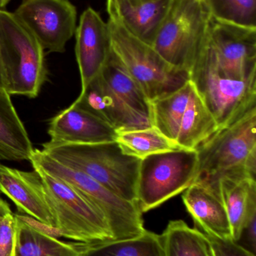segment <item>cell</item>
<instances>
[{
    "label": "cell",
    "mask_w": 256,
    "mask_h": 256,
    "mask_svg": "<svg viewBox=\"0 0 256 256\" xmlns=\"http://www.w3.org/2000/svg\"><path fill=\"white\" fill-rule=\"evenodd\" d=\"M116 142L123 153L141 160L155 154L185 149L154 126L117 132Z\"/></svg>",
    "instance_id": "cell-26"
},
{
    "label": "cell",
    "mask_w": 256,
    "mask_h": 256,
    "mask_svg": "<svg viewBox=\"0 0 256 256\" xmlns=\"http://www.w3.org/2000/svg\"><path fill=\"white\" fill-rule=\"evenodd\" d=\"M84 256H165V254L161 236L145 230L130 238L86 245Z\"/></svg>",
    "instance_id": "cell-24"
},
{
    "label": "cell",
    "mask_w": 256,
    "mask_h": 256,
    "mask_svg": "<svg viewBox=\"0 0 256 256\" xmlns=\"http://www.w3.org/2000/svg\"><path fill=\"white\" fill-rule=\"evenodd\" d=\"M218 186L229 220L231 238L238 242L248 220L256 215V180L225 177L219 179Z\"/></svg>",
    "instance_id": "cell-17"
},
{
    "label": "cell",
    "mask_w": 256,
    "mask_h": 256,
    "mask_svg": "<svg viewBox=\"0 0 256 256\" xmlns=\"http://www.w3.org/2000/svg\"><path fill=\"white\" fill-rule=\"evenodd\" d=\"M165 256H211L207 236L183 220H172L161 234Z\"/></svg>",
    "instance_id": "cell-25"
},
{
    "label": "cell",
    "mask_w": 256,
    "mask_h": 256,
    "mask_svg": "<svg viewBox=\"0 0 256 256\" xmlns=\"http://www.w3.org/2000/svg\"><path fill=\"white\" fill-rule=\"evenodd\" d=\"M6 91V81H5L4 72L2 64L1 54H0V91Z\"/></svg>",
    "instance_id": "cell-32"
},
{
    "label": "cell",
    "mask_w": 256,
    "mask_h": 256,
    "mask_svg": "<svg viewBox=\"0 0 256 256\" xmlns=\"http://www.w3.org/2000/svg\"><path fill=\"white\" fill-rule=\"evenodd\" d=\"M17 220L9 204L0 210V256H14Z\"/></svg>",
    "instance_id": "cell-28"
},
{
    "label": "cell",
    "mask_w": 256,
    "mask_h": 256,
    "mask_svg": "<svg viewBox=\"0 0 256 256\" xmlns=\"http://www.w3.org/2000/svg\"><path fill=\"white\" fill-rule=\"evenodd\" d=\"M42 152L65 166L87 174L123 200L137 203L141 159L123 153L117 142L43 144Z\"/></svg>",
    "instance_id": "cell-2"
},
{
    "label": "cell",
    "mask_w": 256,
    "mask_h": 256,
    "mask_svg": "<svg viewBox=\"0 0 256 256\" xmlns=\"http://www.w3.org/2000/svg\"><path fill=\"white\" fill-rule=\"evenodd\" d=\"M243 234H245V236H246L248 244H249V248H250L249 251L252 252V254H255L256 246V215L252 216L248 220L247 224L245 226L242 236Z\"/></svg>",
    "instance_id": "cell-31"
},
{
    "label": "cell",
    "mask_w": 256,
    "mask_h": 256,
    "mask_svg": "<svg viewBox=\"0 0 256 256\" xmlns=\"http://www.w3.org/2000/svg\"><path fill=\"white\" fill-rule=\"evenodd\" d=\"M16 220L14 256H84L87 244L65 242L37 231L17 218Z\"/></svg>",
    "instance_id": "cell-19"
},
{
    "label": "cell",
    "mask_w": 256,
    "mask_h": 256,
    "mask_svg": "<svg viewBox=\"0 0 256 256\" xmlns=\"http://www.w3.org/2000/svg\"><path fill=\"white\" fill-rule=\"evenodd\" d=\"M0 54L10 96L36 98L48 80L45 50L14 13L0 10Z\"/></svg>",
    "instance_id": "cell-4"
},
{
    "label": "cell",
    "mask_w": 256,
    "mask_h": 256,
    "mask_svg": "<svg viewBox=\"0 0 256 256\" xmlns=\"http://www.w3.org/2000/svg\"><path fill=\"white\" fill-rule=\"evenodd\" d=\"M14 14L49 52H64L76 31V8L69 0H22Z\"/></svg>",
    "instance_id": "cell-10"
},
{
    "label": "cell",
    "mask_w": 256,
    "mask_h": 256,
    "mask_svg": "<svg viewBox=\"0 0 256 256\" xmlns=\"http://www.w3.org/2000/svg\"><path fill=\"white\" fill-rule=\"evenodd\" d=\"M218 129L214 117L193 86L182 118L177 142L183 148L195 150Z\"/></svg>",
    "instance_id": "cell-22"
},
{
    "label": "cell",
    "mask_w": 256,
    "mask_h": 256,
    "mask_svg": "<svg viewBox=\"0 0 256 256\" xmlns=\"http://www.w3.org/2000/svg\"><path fill=\"white\" fill-rule=\"evenodd\" d=\"M210 21L202 0H173L152 46L170 66L189 73L208 42Z\"/></svg>",
    "instance_id": "cell-6"
},
{
    "label": "cell",
    "mask_w": 256,
    "mask_h": 256,
    "mask_svg": "<svg viewBox=\"0 0 256 256\" xmlns=\"http://www.w3.org/2000/svg\"><path fill=\"white\" fill-rule=\"evenodd\" d=\"M33 170V180L61 238L87 245L113 240L105 216L82 194L65 180L39 168Z\"/></svg>",
    "instance_id": "cell-3"
},
{
    "label": "cell",
    "mask_w": 256,
    "mask_h": 256,
    "mask_svg": "<svg viewBox=\"0 0 256 256\" xmlns=\"http://www.w3.org/2000/svg\"><path fill=\"white\" fill-rule=\"evenodd\" d=\"M214 20L256 28V0H203Z\"/></svg>",
    "instance_id": "cell-27"
},
{
    "label": "cell",
    "mask_w": 256,
    "mask_h": 256,
    "mask_svg": "<svg viewBox=\"0 0 256 256\" xmlns=\"http://www.w3.org/2000/svg\"><path fill=\"white\" fill-rule=\"evenodd\" d=\"M198 168L193 183L201 184L220 197L222 178L256 176V106L234 122L219 128L196 148Z\"/></svg>",
    "instance_id": "cell-1"
},
{
    "label": "cell",
    "mask_w": 256,
    "mask_h": 256,
    "mask_svg": "<svg viewBox=\"0 0 256 256\" xmlns=\"http://www.w3.org/2000/svg\"><path fill=\"white\" fill-rule=\"evenodd\" d=\"M209 42L219 69L227 78L256 80V28L225 24L211 18Z\"/></svg>",
    "instance_id": "cell-11"
},
{
    "label": "cell",
    "mask_w": 256,
    "mask_h": 256,
    "mask_svg": "<svg viewBox=\"0 0 256 256\" xmlns=\"http://www.w3.org/2000/svg\"><path fill=\"white\" fill-rule=\"evenodd\" d=\"M33 150L10 94L0 91V161H30Z\"/></svg>",
    "instance_id": "cell-18"
},
{
    "label": "cell",
    "mask_w": 256,
    "mask_h": 256,
    "mask_svg": "<svg viewBox=\"0 0 256 256\" xmlns=\"http://www.w3.org/2000/svg\"><path fill=\"white\" fill-rule=\"evenodd\" d=\"M147 1L149 0H107V12L109 18L117 16L125 9L138 6Z\"/></svg>",
    "instance_id": "cell-30"
},
{
    "label": "cell",
    "mask_w": 256,
    "mask_h": 256,
    "mask_svg": "<svg viewBox=\"0 0 256 256\" xmlns=\"http://www.w3.org/2000/svg\"><path fill=\"white\" fill-rule=\"evenodd\" d=\"M0 192L15 203L21 213L56 228L52 214L33 180L32 172L0 164Z\"/></svg>",
    "instance_id": "cell-16"
},
{
    "label": "cell",
    "mask_w": 256,
    "mask_h": 256,
    "mask_svg": "<svg viewBox=\"0 0 256 256\" xmlns=\"http://www.w3.org/2000/svg\"><path fill=\"white\" fill-rule=\"evenodd\" d=\"M108 25L113 52L150 103L174 92L189 80L187 72L168 64L153 46L131 34L119 18H109Z\"/></svg>",
    "instance_id": "cell-5"
},
{
    "label": "cell",
    "mask_w": 256,
    "mask_h": 256,
    "mask_svg": "<svg viewBox=\"0 0 256 256\" xmlns=\"http://www.w3.org/2000/svg\"><path fill=\"white\" fill-rule=\"evenodd\" d=\"M202 1H203V0H202Z\"/></svg>",
    "instance_id": "cell-35"
},
{
    "label": "cell",
    "mask_w": 256,
    "mask_h": 256,
    "mask_svg": "<svg viewBox=\"0 0 256 256\" xmlns=\"http://www.w3.org/2000/svg\"><path fill=\"white\" fill-rule=\"evenodd\" d=\"M173 0H149L120 12L117 18L137 38L152 46Z\"/></svg>",
    "instance_id": "cell-20"
},
{
    "label": "cell",
    "mask_w": 256,
    "mask_h": 256,
    "mask_svg": "<svg viewBox=\"0 0 256 256\" xmlns=\"http://www.w3.org/2000/svg\"><path fill=\"white\" fill-rule=\"evenodd\" d=\"M75 102L109 124L117 132L153 126L150 120L129 108L112 91L100 74Z\"/></svg>",
    "instance_id": "cell-14"
},
{
    "label": "cell",
    "mask_w": 256,
    "mask_h": 256,
    "mask_svg": "<svg viewBox=\"0 0 256 256\" xmlns=\"http://www.w3.org/2000/svg\"><path fill=\"white\" fill-rule=\"evenodd\" d=\"M193 86L190 80L174 92L151 102L152 124L164 136L177 142L183 114Z\"/></svg>",
    "instance_id": "cell-23"
},
{
    "label": "cell",
    "mask_w": 256,
    "mask_h": 256,
    "mask_svg": "<svg viewBox=\"0 0 256 256\" xmlns=\"http://www.w3.org/2000/svg\"><path fill=\"white\" fill-rule=\"evenodd\" d=\"M196 149L171 150L141 160L137 182V204L143 213L159 207L186 190L198 173Z\"/></svg>",
    "instance_id": "cell-9"
},
{
    "label": "cell",
    "mask_w": 256,
    "mask_h": 256,
    "mask_svg": "<svg viewBox=\"0 0 256 256\" xmlns=\"http://www.w3.org/2000/svg\"><path fill=\"white\" fill-rule=\"evenodd\" d=\"M52 144H99L116 141L112 127L74 102L53 117L48 126Z\"/></svg>",
    "instance_id": "cell-13"
},
{
    "label": "cell",
    "mask_w": 256,
    "mask_h": 256,
    "mask_svg": "<svg viewBox=\"0 0 256 256\" xmlns=\"http://www.w3.org/2000/svg\"><path fill=\"white\" fill-rule=\"evenodd\" d=\"M189 74V80L219 128L231 124L256 106V80H235L224 75L209 38Z\"/></svg>",
    "instance_id": "cell-7"
},
{
    "label": "cell",
    "mask_w": 256,
    "mask_h": 256,
    "mask_svg": "<svg viewBox=\"0 0 256 256\" xmlns=\"http://www.w3.org/2000/svg\"><path fill=\"white\" fill-rule=\"evenodd\" d=\"M112 91L135 112L151 121V103L111 49L100 73Z\"/></svg>",
    "instance_id": "cell-21"
},
{
    "label": "cell",
    "mask_w": 256,
    "mask_h": 256,
    "mask_svg": "<svg viewBox=\"0 0 256 256\" xmlns=\"http://www.w3.org/2000/svg\"><path fill=\"white\" fill-rule=\"evenodd\" d=\"M207 236L211 256H255L232 239H222Z\"/></svg>",
    "instance_id": "cell-29"
},
{
    "label": "cell",
    "mask_w": 256,
    "mask_h": 256,
    "mask_svg": "<svg viewBox=\"0 0 256 256\" xmlns=\"http://www.w3.org/2000/svg\"><path fill=\"white\" fill-rule=\"evenodd\" d=\"M7 204L8 203L6 202V201H4V200H2V198H0V210H1L2 209H3V208H4Z\"/></svg>",
    "instance_id": "cell-34"
},
{
    "label": "cell",
    "mask_w": 256,
    "mask_h": 256,
    "mask_svg": "<svg viewBox=\"0 0 256 256\" xmlns=\"http://www.w3.org/2000/svg\"><path fill=\"white\" fill-rule=\"evenodd\" d=\"M10 0H0V10H3Z\"/></svg>",
    "instance_id": "cell-33"
},
{
    "label": "cell",
    "mask_w": 256,
    "mask_h": 256,
    "mask_svg": "<svg viewBox=\"0 0 256 256\" xmlns=\"http://www.w3.org/2000/svg\"><path fill=\"white\" fill-rule=\"evenodd\" d=\"M30 162L33 168L72 185L99 209L108 222L113 240L135 237L145 230L142 212L137 203L120 198L90 176L62 165L39 149H34Z\"/></svg>",
    "instance_id": "cell-8"
},
{
    "label": "cell",
    "mask_w": 256,
    "mask_h": 256,
    "mask_svg": "<svg viewBox=\"0 0 256 256\" xmlns=\"http://www.w3.org/2000/svg\"><path fill=\"white\" fill-rule=\"evenodd\" d=\"M197 230L205 236L232 239L231 226L222 198L204 185L193 183L182 196Z\"/></svg>",
    "instance_id": "cell-15"
},
{
    "label": "cell",
    "mask_w": 256,
    "mask_h": 256,
    "mask_svg": "<svg viewBox=\"0 0 256 256\" xmlns=\"http://www.w3.org/2000/svg\"><path fill=\"white\" fill-rule=\"evenodd\" d=\"M75 55L83 92L103 69L111 52L108 22L93 8L83 12L75 31Z\"/></svg>",
    "instance_id": "cell-12"
}]
</instances>
